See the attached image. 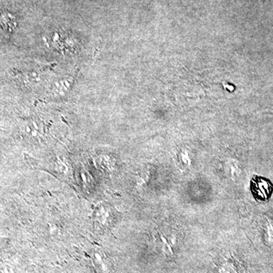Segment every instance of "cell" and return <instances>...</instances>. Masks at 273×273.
<instances>
[{
  "mask_svg": "<svg viewBox=\"0 0 273 273\" xmlns=\"http://www.w3.org/2000/svg\"><path fill=\"white\" fill-rule=\"evenodd\" d=\"M17 77L27 86L31 88H41L43 85L49 82V72L45 71L43 69H31L23 72H17Z\"/></svg>",
  "mask_w": 273,
  "mask_h": 273,
  "instance_id": "1",
  "label": "cell"
},
{
  "mask_svg": "<svg viewBox=\"0 0 273 273\" xmlns=\"http://www.w3.org/2000/svg\"><path fill=\"white\" fill-rule=\"evenodd\" d=\"M21 130L30 140H40L44 134L43 123L36 119H28L22 121Z\"/></svg>",
  "mask_w": 273,
  "mask_h": 273,
  "instance_id": "2",
  "label": "cell"
},
{
  "mask_svg": "<svg viewBox=\"0 0 273 273\" xmlns=\"http://www.w3.org/2000/svg\"><path fill=\"white\" fill-rule=\"evenodd\" d=\"M112 219V210L108 205L105 203L97 205L94 212V220L97 226L101 228L107 227L110 225Z\"/></svg>",
  "mask_w": 273,
  "mask_h": 273,
  "instance_id": "3",
  "label": "cell"
},
{
  "mask_svg": "<svg viewBox=\"0 0 273 273\" xmlns=\"http://www.w3.org/2000/svg\"><path fill=\"white\" fill-rule=\"evenodd\" d=\"M96 165L103 172H112L115 170V160L108 155H101L97 157Z\"/></svg>",
  "mask_w": 273,
  "mask_h": 273,
  "instance_id": "4",
  "label": "cell"
},
{
  "mask_svg": "<svg viewBox=\"0 0 273 273\" xmlns=\"http://www.w3.org/2000/svg\"><path fill=\"white\" fill-rule=\"evenodd\" d=\"M93 261L98 273H109V265L103 253L99 251L93 253Z\"/></svg>",
  "mask_w": 273,
  "mask_h": 273,
  "instance_id": "5",
  "label": "cell"
},
{
  "mask_svg": "<svg viewBox=\"0 0 273 273\" xmlns=\"http://www.w3.org/2000/svg\"><path fill=\"white\" fill-rule=\"evenodd\" d=\"M54 171L61 176H70L72 174L70 166L61 159H58L54 163Z\"/></svg>",
  "mask_w": 273,
  "mask_h": 273,
  "instance_id": "6",
  "label": "cell"
},
{
  "mask_svg": "<svg viewBox=\"0 0 273 273\" xmlns=\"http://www.w3.org/2000/svg\"><path fill=\"white\" fill-rule=\"evenodd\" d=\"M91 175L87 172L85 169H82L81 172V178L82 179V182H83L84 185L90 186L91 185Z\"/></svg>",
  "mask_w": 273,
  "mask_h": 273,
  "instance_id": "7",
  "label": "cell"
}]
</instances>
